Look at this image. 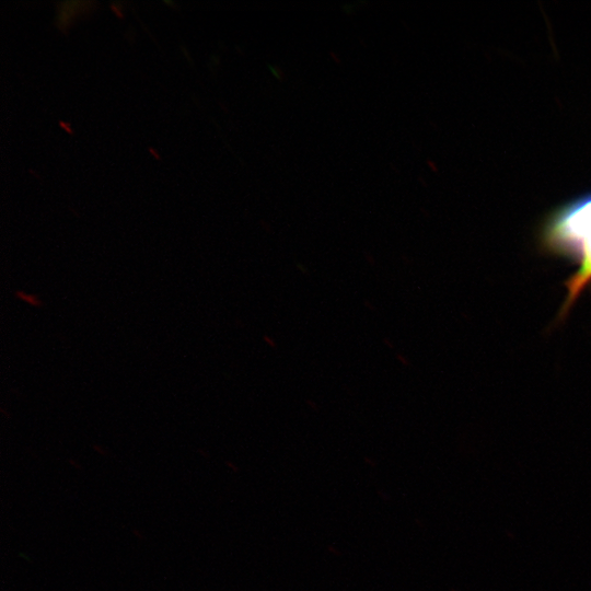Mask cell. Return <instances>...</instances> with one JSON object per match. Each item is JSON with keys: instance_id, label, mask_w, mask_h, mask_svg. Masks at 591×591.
Instances as JSON below:
<instances>
[{"instance_id": "1", "label": "cell", "mask_w": 591, "mask_h": 591, "mask_svg": "<svg viewBox=\"0 0 591 591\" xmlns=\"http://www.w3.org/2000/svg\"><path fill=\"white\" fill-rule=\"evenodd\" d=\"M544 236L551 251L578 265L567 282L568 296L563 306L566 311L591 281V195L557 211L547 223Z\"/></svg>"}]
</instances>
